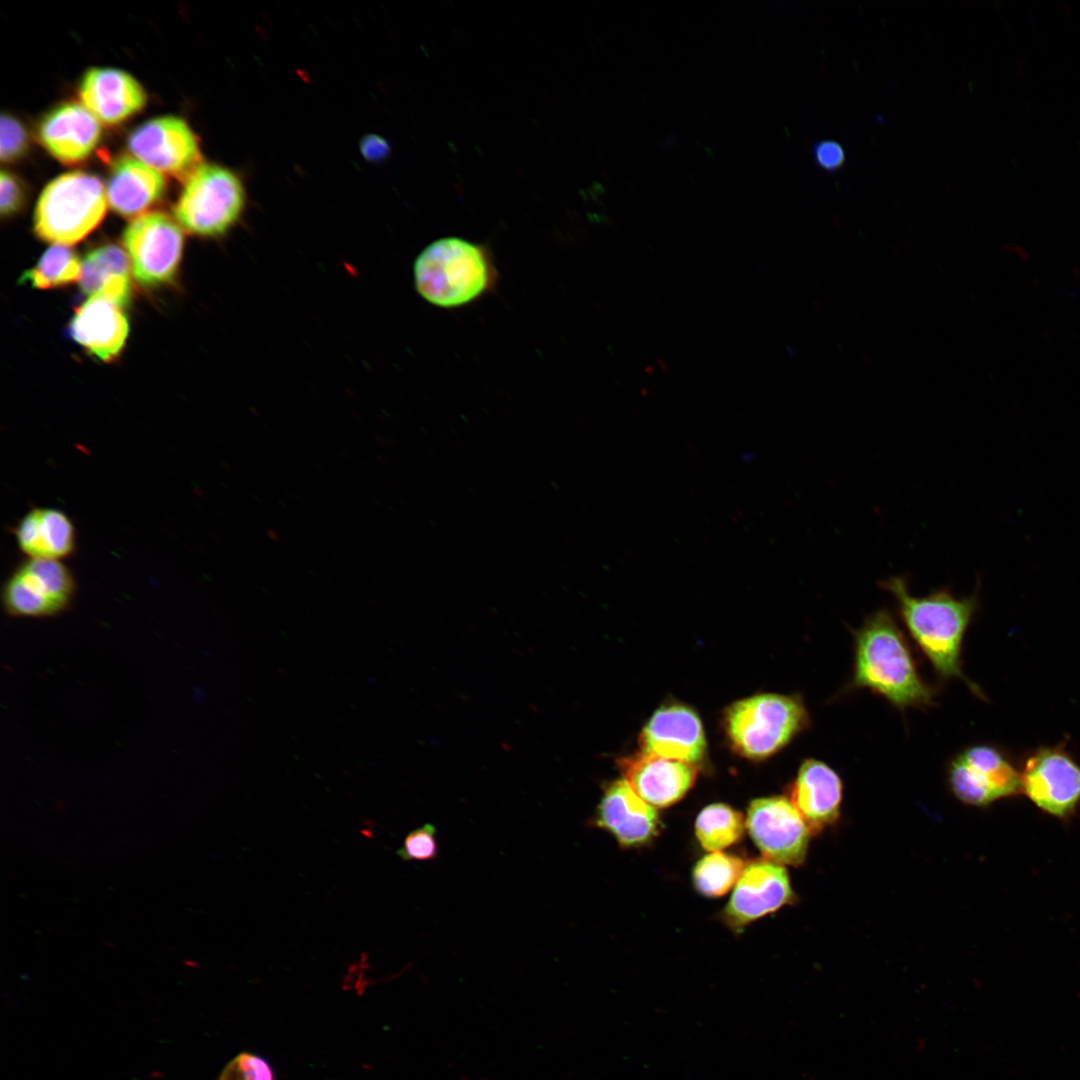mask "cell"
Here are the masks:
<instances>
[{
  "instance_id": "cell-3",
  "label": "cell",
  "mask_w": 1080,
  "mask_h": 1080,
  "mask_svg": "<svg viewBox=\"0 0 1080 1080\" xmlns=\"http://www.w3.org/2000/svg\"><path fill=\"white\" fill-rule=\"evenodd\" d=\"M414 280L429 303L455 308L485 294L496 280L490 256L482 246L458 237L428 245L416 258Z\"/></svg>"
},
{
  "instance_id": "cell-23",
  "label": "cell",
  "mask_w": 1080,
  "mask_h": 1080,
  "mask_svg": "<svg viewBox=\"0 0 1080 1080\" xmlns=\"http://www.w3.org/2000/svg\"><path fill=\"white\" fill-rule=\"evenodd\" d=\"M81 290L124 307L130 299L129 260L122 248L106 244L89 251L82 262Z\"/></svg>"
},
{
  "instance_id": "cell-16",
  "label": "cell",
  "mask_w": 1080,
  "mask_h": 1080,
  "mask_svg": "<svg viewBox=\"0 0 1080 1080\" xmlns=\"http://www.w3.org/2000/svg\"><path fill=\"white\" fill-rule=\"evenodd\" d=\"M624 780L648 804L664 808L679 801L696 778L693 764L646 753L619 761Z\"/></svg>"
},
{
  "instance_id": "cell-24",
  "label": "cell",
  "mask_w": 1080,
  "mask_h": 1080,
  "mask_svg": "<svg viewBox=\"0 0 1080 1080\" xmlns=\"http://www.w3.org/2000/svg\"><path fill=\"white\" fill-rule=\"evenodd\" d=\"M696 837L703 848L715 852L736 843L744 831L741 813L725 804L705 807L695 823Z\"/></svg>"
},
{
  "instance_id": "cell-17",
  "label": "cell",
  "mask_w": 1080,
  "mask_h": 1080,
  "mask_svg": "<svg viewBox=\"0 0 1080 1080\" xmlns=\"http://www.w3.org/2000/svg\"><path fill=\"white\" fill-rule=\"evenodd\" d=\"M101 136L98 119L84 105L66 102L47 113L38 126L41 144L63 163L84 160Z\"/></svg>"
},
{
  "instance_id": "cell-25",
  "label": "cell",
  "mask_w": 1080,
  "mask_h": 1080,
  "mask_svg": "<svg viewBox=\"0 0 1080 1080\" xmlns=\"http://www.w3.org/2000/svg\"><path fill=\"white\" fill-rule=\"evenodd\" d=\"M81 273L82 263L77 254L65 245L55 244L23 274L21 280L34 288L50 289L80 280Z\"/></svg>"
},
{
  "instance_id": "cell-30",
  "label": "cell",
  "mask_w": 1080,
  "mask_h": 1080,
  "mask_svg": "<svg viewBox=\"0 0 1080 1080\" xmlns=\"http://www.w3.org/2000/svg\"><path fill=\"white\" fill-rule=\"evenodd\" d=\"M812 154L816 165L829 172L839 170L846 161L844 147L835 140L817 141L812 147Z\"/></svg>"
},
{
  "instance_id": "cell-8",
  "label": "cell",
  "mask_w": 1080,
  "mask_h": 1080,
  "mask_svg": "<svg viewBox=\"0 0 1080 1080\" xmlns=\"http://www.w3.org/2000/svg\"><path fill=\"white\" fill-rule=\"evenodd\" d=\"M76 587L72 571L62 561L26 558L3 583L2 606L11 617L55 616L71 605Z\"/></svg>"
},
{
  "instance_id": "cell-10",
  "label": "cell",
  "mask_w": 1080,
  "mask_h": 1080,
  "mask_svg": "<svg viewBox=\"0 0 1080 1080\" xmlns=\"http://www.w3.org/2000/svg\"><path fill=\"white\" fill-rule=\"evenodd\" d=\"M183 233L168 215L147 212L135 217L123 234L132 274L143 287L172 281L183 251Z\"/></svg>"
},
{
  "instance_id": "cell-1",
  "label": "cell",
  "mask_w": 1080,
  "mask_h": 1080,
  "mask_svg": "<svg viewBox=\"0 0 1080 1080\" xmlns=\"http://www.w3.org/2000/svg\"><path fill=\"white\" fill-rule=\"evenodd\" d=\"M904 576H891L879 586L893 597L898 613L919 649L942 680H962L981 699L985 695L962 669L964 635L979 608V584L969 596L956 597L942 587L925 596L910 593Z\"/></svg>"
},
{
  "instance_id": "cell-12",
  "label": "cell",
  "mask_w": 1080,
  "mask_h": 1080,
  "mask_svg": "<svg viewBox=\"0 0 1080 1080\" xmlns=\"http://www.w3.org/2000/svg\"><path fill=\"white\" fill-rule=\"evenodd\" d=\"M128 148L150 167L179 178L187 179L201 164L196 136L176 116H160L144 122L129 135Z\"/></svg>"
},
{
  "instance_id": "cell-28",
  "label": "cell",
  "mask_w": 1080,
  "mask_h": 1080,
  "mask_svg": "<svg viewBox=\"0 0 1080 1080\" xmlns=\"http://www.w3.org/2000/svg\"><path fill=\"white\" fill-rule=\"evenodd\" d=\"M218 1080H274L270 1065L260 1056L242 1052L223 1069Z\"/></svg>"
},
{
  "instance_id": "cell-11",
  "label": "cell",
  "mask_w": 1080,
  "mask_h": 1080,
  "mask_svg": "<svg viewBox=\"0 0 1080 1080\" xmlns=\"http://www.w3.org/2000/svg\"><path fill=\"white\" fill-rule=\"evenodd\" d=\"M746 826L767 860L792 866L804 862L811 831L787 798L776 796L753 801L747 812Z\"/></svg>"
},
{
  "instance_id": "cell-21",
  "label": "cell",
  "mask_w": 1080,
  "mask_h": 1080,
  "mask_svg": "<svg viewBox=\"0 0 1080 1080\" xmlns=\"http://www.w3.org/2000/svg\"><path fill=\"white\" fill-rule=\"evenodd\" d=\"M17 547L26 558L62 561L77 548L76 527L69 515L56 507L28 510L13 528Z\"/></svg>"
},
{
  "instance_id": "cell-13",
  "label": "cell",
  "mask_w": 1080,
  "mask_h": 1080,
  "mask_svg": "<svg viewBox=\"0 0 1080 1080\" xmlns=\"http://www.w3.org/2000/svg\"><path fill=\"white\" fill-rule=\"evenodd\" d=\"M793 899L786 869L767 859L757 860L745 867L724 910V917L730 927L739 930Z\"/></svg>"
},
{
  "instance_id": "cell-14",
  "label": "cell",
  "mask_w": 1080,
  "mask_h": 1080,
  "mask_svg": "<svg viewBox=\"0 0 1080 1080\" xmlns=\"http://www.w3.org/2000/svg\"><path fill=\"white\" fill-rule=\"evenodd\" d=\"M639 744L643 753L693 765L703 758L706 749L700 719L682 705L657 710L642 730Z\"/></svg>"
},
{
  "instance_id": "cell-32",
  "label": "cell",
  "mask_w": 1080,
  "mask_h": 1080,
  "mask_svg": "<svg viewBox=\"0 0 1080 1080\" xmlns=\"http://www.w3.org/2000/svg\"><path fill=\"white\" fill-rule=\"evenodd\" d=\"M362 151L368 159L378 160L388 154L389 146L384 139L378 136H369L362 142Z\"/></svg>"
},
{
  "instance_id": "cell-6",
  "label": "cell",
  "mask_w": 1080,
  "mask_h": 1080,
  "mask_svg": "<svg viewBox=\"0 0 1080 1080\" xmlns=\"http://www.w3.org/2000/svg\"><path fill=\"white\" fill-rule=\"evenodd\" d=\"M245 205V187L234 171L218 164L201 163L186 179L174 212L188 232L218 237L240 220Z\"/></svg>"
},
{
  "instance_id": "cell-19",
  "label": "cell",
  "mask_w": 1080,
  "mask_h": 1080,
  "mask_svg": "<svg viewBox=\"0 0 1080 1080\" xmlns=\"http://www.w3.org/2000/svg\"><path fill=\"white\" fill-rule=\"evenodd\" d=\"M79 94L84 106L106 124H116L142 109L146 94L129 73L106 67L90 68L82 77Z\"/></svg>"
},
{
  "instance_id": "cell-9",
  "label": "cell",
  "mask_w": 1080,
  "mask_h": 1080,
  "mask_svg": "<svg viewBox=\"0 0 1080 1080\" xmlns=\"http://www.w3.org/2000/svg\"><path fill=\"white\" fill-rule=\"evenodd\" d=\"M947 781L957 799L976 807L1021 794L1019 769L994 744H974L957 753L948 764Z\"/></svg>"
},
{
  "instance_id": "cell-4",
  "label": "cell",
  "mask_w": 1080,
  "mask_h": 1080,
  "mask_svg": "<svg viewBox=\"0 0 1080 1080\" xmlns=\"http://www.w3.org/2000/svg\"><path fill=\"white\" fill-rule=\"evenodd\" d=\"M106 207V192L98 177L68 172L43 189L34 212V231L42 240L72 245L99 225Z\"/></svg>"
},
{
  "instance_id": "cell-7",
  "label": "cell",
  "mask_w": 1080,
  "mask_h": 1080,
  "mask_svg": "<svg viewBox=\"0 0 1080 1080\" xmlns=\"http://www.w3.org/2000/svg\"><path fill=\"white\" fill-rule=\"evenodd\" d=\"M1068 737L1041 745L1021 760V794L1042 812L1068 822L1080 807V764L1067 749Z\"/></svg>"
},
{
  "instance_id": "cell-29",
  "label": "cell",
  "mask_w": 1080,
  "mask_h": 1080,
  "mask_svg": "<svg viewBox=\"0 0 1080 1080\" xmlns=\"http://www.w3.org/2000/svg\"><path fill=\"white\" fill-rule=\"evenodd\" d=\"M27 134L23 125L13 116H1L0 155L3 161H13L20 157L27 147Z\"/></svg>"
},
{
  "instance_id": "cell-27",
  "label": "cell",
  "mask_w": 1080,
  "mask_h": 1080,
  "mask_svg": "<svg viewBox=\"0 0 1080 1080\" xmlns=\"http://www.w3.org/2000/svg\"><path fill=\"white\" fill-rule=\"evenodd\" d=\"M436 832L432 824H424L411 831L397 851L398 856L406 861L433 860L438 855Z\"/></svg>"
},
{
  "instance_id": "cell-26",
  "label": "cell",
  "mask_w": 1080,
  "mask_h": 1080,
  "mask_svg": "<svg viewBox=\"0 0 1080 1080\" xmlns=\"http://www.w3.org/2000/svg\"><path fill=\"white\" fill-rule=\"evenodd\" d=\"M745 867L741 858L715 851L698 861L693 870V882L702 895L719 897L738 882Z\"/></svg>"
},
{
  "instance_id": "cell-2",
  "label": "cell",
  "mask_w": 1080,
  "mask_h": 1080,
  "mask_svg": "<svg viewBox=\"0 0 1080 1080\" xmlns=\"http://www.w3.org/2000/svg\"><path fill=\"white\" fill-rule=\"evenodd\" d=\"M853 635L850 689H869L899 710L935 703L936 690L922 678L911 647L888 610L867 616Z\"/></svg>"
},
{
  "instance_id": "cell-15",
  "label": "cell",
  "mask_w": 1080,
  "mask_h": 1080,
  "mask_svg": "<svg viewBox=\"0 0 1080 1080\" xmlns=\"http://www.w3.org/2000/svg\"><path fill=\"white\" fill-rule=\"evenodd\" d=\"M593 825L611 833L622 847H635L656 836L659 818L654 807L623 779L604 791Z\"/></svg>"
},
{
  "instance_id": "cell-5",
  "label": "cell",
  "mask_w": 1080,
  "mask_h": 1080,
  "mask_svg": "<svg viewBox=\"0 0 1080 1080\" xmlns=\"http://www.w3.org/2000/svg\"><path fill=\"white\" fill-rule=\"evenodd\" d=\"M810 718L799 697L762 694L731 705L724 726L734 750L749 759L767 758L806 729Z\"/></svg>"
},
{
  "instance_id": "cell-18",
  "label": "cell",
  "mask_w": 1080,
  "mask_h": 1080,
  "mask_svg": "<svg viewBox=\"0 0 1080 1080\" xmlns=\"http://www.w3.org/2000/svg\"><path fill=\"white\" fill-rule=\"evenodd\" d=\"M842 797L843 783L832 767L817 759L802 762L791 785L790 801L811 833L820 832L838 820Z\"/></svg>"
},
{
  "instance_id": "cell-20",
  "label": "cell",
  "mask_w": 1080,
  "mask_h": 1080,
  "mask_svg": "<svg viewBox=\"0 0 1080 1080\" xmlns=\"http://www.w3.org/2000/svg\"><path fill=\"white\" fill-rule=\"evenodd\" d=\"M70 333L89 354L109 362L122 351L129 324L121 306L104 297L91 296L75 311Z\"/></svg>"
},
{
  "instance_id": "cell-31",
  "label": "cell",
  "mask_w": 1080,
  "mask_h": 1080,
  "mask_svg": "<svg viewBox=\"0 0 1080 1080\" xmlns=\"http://www.w3.org/2000/svg\"><path fill=\"white\" fill-rule=\"evenodd\" d=\"M0 210L2 216H10L16 213L22 206L24 193L17 178L9 172L2 171L0 175Z\"/></svg>"
},
{
  "instance_id": "cell-22",
  "label": "cell",
  "mask_w": 1080,
  "mask_h": 1080,
  "mask_svg": "<svg viewBox=\"0 0 1080 1080\" xmlns=\"http://www.w3.org/2000/svg\"><path fill=\"white\" fill-rule=\"evenodd\" d=\"M165 191V179L156 169L130 156L112 165L106 187L107 202L118 214L137 216L156 203Z\"/></svg>"
}]
</instances>
